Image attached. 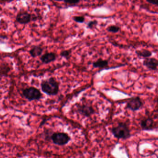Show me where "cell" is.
I'll return each instance as SVG.
<instances>
[{
    "label": "cell",
    "instance_id": "cell-1",
    "mask_svg": "<svg viewBox=\"0 0 158 158\" xmlns=\"http://www.w3.org/2000/svg\"><path fill=\"white\" fill-rule=\"evenodd\" d=\"M59 82L54 77L44 80L41 83L42 91L44 94L49 96H56L59 92Z\"/></svg>",
    "mask_w": 158,
    "mask_h": 158
},
{
    "label": "cell",
    "instance_id": "cell-2",
    "mask_svg": "<svg viewBox=\"0 0 158 158\" xmlns=\"http://www.w3.org/2000/svg\"><path fill=\"white\" fill-rule=\"evenodd\" d=\"M111 132L115 138L119 140H127L131 136L129 126L124 122H119L117 126L112 127Z\"/></svg>",
    "mask_w": 158,
    "mask_h": 158
},
{
    "label": "cell",
    "instance_id": "cell-3",
    "mask_svg": "<svg viewBox=\"0 0 158 158\" xmlns=\"http://www.w3.org/2000/svg\"><path fill=\"white\" fill-rule=\"evenodd\" d=\"M51 140L54 144L63 146L69 143L71 141V138L66 133L56 132L52 134Z\"/></svg>",
    "mask_w": 158,
    "mask_h": 158
},
{
    "label": "cell",
    "instance_id": "cell-4",
    "mask_svg": "<svg viewBox=\"0 0 158 158\" xmlns=\"http://www.w3.org/2000/svg\"><path fill=\"white\" fill-rule=\"evenodd\" d=\"M23 95L29 101L39 100L42 97V94L40 90L34 87L25 88L23 91Z\"/></svg>",
    "mask_w": 158,
    "mask_h": 158
},
{
    "label": "cell",
    "instance_id": "cell-5",
    "mask_svg": "<svg viewBox=\"0 0 158 158\" xmlns=\"http://www.w3.org/2000/svg\"><path fill=\"white\" fill-rule=\"evenodd\" d=\"M144 103L141 98L139 96L134 97L129 99L126 103V109L136 111L140 110L143 106Z\"/></svg>",
    "mask_w": 158,
    "mask_h": 158
},
{
    "label": "cell",
    "instance_id": "cell-6",
    "mask_svg": "<svg viewBox=\"0 0 158 158\" xmlns=\"http://www.w3.org/2000/svg\"><path fill=\"white\" fill-rule=\"evenodd\" d=\"M77 111L82 116L89 118L95 113L94 108L88 104H82L77 106Z\"/></svg>",
    "mask_w": 158,
    "mask_h": 158
},
{
    "label": "cell",
    "instance_id": "cell-7",
    "mask_svg": "<svg viewBox=\"0 0 158 158\" xmlns=\"http://www.w3.org/2000/svg\"><path fill=\"white\" fill-rule=\"evenodd\" d=\"M31 19H32V17H31V14L26 11L19 12L16 17V20L17 22L23 25L30 23L31 20Z\"/></svg>",
    "mask_w": 158,
    "mask_h": 158
},
{
    "label": "cell",
    "instance_id": "cell-8",
    "mask_svg": "<svg viewBox=\"0 0 158 158\" xmlns=\"http://www.w3.org/2000/svg\"><path fill=\"white\" fill-rule=\"evenodd\" d=\"M143 65L149 70L156 71L158 69V60L154 57L145 58L143 61Z\"/></svg>",
    "mask_w": 158,
    "mask_h": 158
},
{
    "label": "cell",
    "instance_id": "cell-9",
    "mask_svg": "<svg viewBox=\"0 0 158 158\" xmlns=\"http://www.w3.org/2000/svg\"><path fill=\"white\" fill-rule=\"evenodd\" d=\"M140 126L143 131H151L155 128V122L152 118H144L140 122Z\"/></svg>",
    "mask_w": 158,
    "mask_h": 158
},
{
    "label": "cell",
    "instance_id": "cell-10",
    "mask_svg": "<svg viewBox=\"0 0 158 158\" xmlns=\"http://www.w3.org/2000/svg\"><path fill=\"white\" fill-rule=\"evenodd\" d=\"M57 58V55L54 52H47L41 56L40 60L43 64H50L54 62Z\"/></svg>",
    "mask_w": 158,
    "mask_h": 158
},
{
    "label": "cell",
    "instance_id": "cell-11",
    "mask_svg": "<svg viewBox=\"0 0 158 158\" xmlns=\"http://www.w3.org/2000/svg\"><path fill=\"white\" fill-rule=\"evenodd\" d=\"M43 52V49L41 46L36 45L34 46L29 51V54L33 58L38 57L41 55Z\"/></svg>",
    "mask_w": 158,
    "mask_h": 158
},
{
    "label": "cell",
    "instance_id": "cell-12",
    "mask_svg": "<svg viewBox=\"0 0 158 158\" xmlns=\"http://www.w3.org/2000/svg\"><path fill=\"white\" fill-rule=\"evenodd\" d=\"M109 61L108 60H104L101 58H99L95 62H93L92 63V65L94 68H105L107 67Z\"/></svg>",
    "mask_w": 158,
    "mask_h": 158
},
{
    "label": "cell",
    "instance_id": "cell-13",
    "mask_svg": "<svg viewBox=\"0 0 158 158\" xmlns=\"http://www.w3.org/2000/svg\"><path fill=\"white\" fill-rule=\"evenodd\" d=\"M135 53L138 57H142L144 59L151 57L153 55V53L151 51L147 50V49L137 50L135 51Z\"/></svg>",
    "mask_w": 158,
    "mask_h": 158
},
{
    "label": "cell",
    "instance_id": "cell-14",
    "mask_svg": "<svg viewBox=\"0 0 158 158\" xmlns=\"http://www.w3.org/2000/svg\"><path fill=\"white\" fill-rule=\"evenodd\" d=\"M107 31L111 33H116L120 31V27L117 25H110L106 28Z\"/></svg>",
    "mask_w": 158,
    "mask_h": 158
},
{
    "label": "cell",
    "instance_id": "cell-15",
    "mask_svg": "<svg viewBox=\"0 0 158 158\" xmlns=\"http://www.w3.org/2000/svg\"><path fill=\"white\" fill-rule=\"evenodd\" d=\"M98 22L96 20H91L87 23L86 25V28L89 29H93L97 26Z\"/></svg>",
    "mask_w": 158,
    "mask_h": 158
},
{
    "label": "cell",
    "instance_id": "cell-16",
    "mask_svg": "<svg viewBox=\"0 0 158 158\" xmlns=\"http://www.w3.org/2000/svg\"><path fill=\"white\" fill-rule=\"evenodd\" d=\"M72 19L75 22L80 24L83 23L85 21V18L83 16H75Z\"/></svg>",
    "mask_w": 158,
    "mask_h": 158
},
{
    "label": "cell",
    "instance_id": "cell-17",
    "mask_svg": "<svg viewBox=\"0 0 158 158\" xmlns=\"http://www.w3.org/2000/svg\"><path fill=\"white\" fill-rule=\"evenodd\" d=\"M70 55H71L70 50H64L60 53L61 56L67 59L70 57Z\"/></svg>",
    "mask_w": 158,
    "mask_h": 158
},
{
    "label": "cell",
    "instance_id": "cell-18",
    "mask_svg": "<svg viewBox=\"0 0 158 158\" xmlns=\"http://www.w3.org/2000/svg\"><path fill=\"white\" fill-rule=\"evenodd\" d=\"M64 2L65 4L71 6H75L80 2V0H64Z\"/></svg>",
    "mask_w": 158,
    "mask_h": 158
},
{
    "label": "cell",
    "instance_id": "cell-19",
    "mask_svg": "<svg viewBox=\"0 0 158 158\" xmlns=\"http://www.w3.org/2000/svg\"><path fill=\"white\" fill-rule=\"evenodd\" d=\"M146 1L149 3L158 5V0H146Z\"/></svg>",
    "mask_w": 158,
    "mask_h": 158
},
{
    "label": "cell",
    "instance_id": "cell-20",
    "mask_svg": "<svg viewBox=\"0 0 158 158\" xmlns=\"http://www.w3.org/2000/svg\"><path fill=\"white\" fill-rule=\"evenodd\" d=\"M55 1H56V2H64V0H54Z\"/></svg>",
    "mask_w": 158,
    "mask_h": 158
}]
</instances>
